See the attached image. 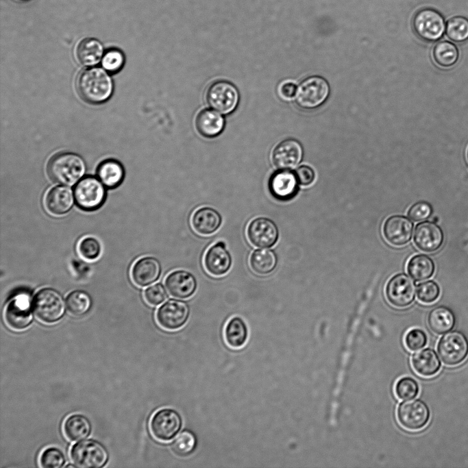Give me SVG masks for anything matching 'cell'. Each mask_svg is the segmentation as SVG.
<instances>
[{"label":"cell","instance_id":"cell-6","mask_svg":"<svg viewBox=\"0 0 468 468\" xmlns=\"http://www.w3.org/2000/svg\"><path fill=\"white\" fill-rule=\"evenodd\" d=\"M71 460L75 467L82 468H99L103 467L108 460V453L99 442L86 440L73 445L70 451Z\"/></svg>","mask_w":468,"mask_h":468},{"label":"cell","instance_id":"cell-22","mask_svg":"<svg viewBox=\"0 0 468 468\" xmlns=\"http://www.w3.org/2000/svg\"><path fill=\"white\" fill-rule=\"evenodd\" d=\"M160 273L159 260L151 256L139 259L132 269V278L140 286H146L155 282L159 279Z\"/></svg>","mask_w":468,"mask_h":468},{"label":"cell","instance_id":"cell-37","mask_svg":"<svg viewBox=\"0 0 468 468\" xmlns=\"http://www.w3.org/2000/svg\"><path fill=\"white\" fill-rule=\"evenodd\" d=\"M196 447L195 436L188 431L180 434L172 443V449L179 456H187L192 454Z\"/></svg>","mask_w":468,"mask_h":468},{"label":"cell","instance_id":"cell-9","mask_svg":"<svg viewBox=\"0 0 468 468\" xmlns=\"http://www.w3.org/2000/svg\"><path fill=\"white\" fill-rule=\"evenodd\" d=\"M430 416L428 405L421 399H408L402 402L397 410L400 425L408 430H419L428 422Z\"/></svg>","mask_w":468,"mask_h":468},{"label":"cell","instance_id":"cell-30","mask_svg":"<svg viewBox=\"0 0 468 468\" xmlns=\"http://www.w3.org/2000/svg\"><path fill=\"white\" fill-rule=\"evenodd\" d=\"M75 53L82 64L87 66H93L99 63L103 56V47L98 40L86 38L78 43Z\"/></svg>","mask_w":468,"mask_h":468},{"label":"cell","instance_id":"cell-17","mask_svg":"<svg viewBox=\"0 0 468 468\" xmlns=\"http://www.w3.org/2000/svg\"><path fill=\"white\" fill-rule=\"evenodd\" d=\"M164 284L167 291L174 297L187 299L194 295L197 282L189 271L183 269L173 271L165 278Z\"/></svg>","mask_w":468,"mask_h":468},{"label":"cell","instance_id":"cell-5","mask_svg":"<svg viewBox=\"0 0 468 468\" xmlns=\"http://www.w3.org/2000/svg\"><path fill=\"white\" fill-rule=\"evenodd\" d=\"M328 82L320 76H310L297 87L295 101L303 109L311 110L323 104L329 96Z\"/></svg>","mask_w":468,"mask_h":468},{"label":"cell","instance_id":"cell-13","mask_svg":"<svg viewBox=\"0 0 468 468\" xmlns=\"http://www.w3.org/2000/svg\"><path fill=\"white\" fill-rule=\"evenodd\" d=\"M74 195L79 208L86 210L99 208L105 200L106 191L100 180L86 177L76 185Z\"/></svg>","mask_w":468,"mask_h":468},{"label":"cell","instance_id":"cell-21","mask_svg":"<svg viewBox=\"0 0 468 468\" xmlns=\"http://www.w3.org/2000/svg\"><path fill=\"white\" fill-rule=\"evenodd\" d=\"M298 183L295 173L288 170H281L271 175L269 181V188L276 199L288 201L297 195Z\"/></svg>","mask_w":468,"mask_h":468},{"label":"cell","instance_id":"cell-29","mask_svg":"<svg viewBox=\"0 0 468 468\" xmlns=\"http://www.w3.org/2000/svg\"><path fill=\"white\" fill-rule=\"evenodd\" d=\"M91 430L89 420L80 414L71 415L64 420L63 424L64 435L72 442H78L87 438Z\"/></svg>","mask_w":468,"mask_h":468},{"label":"cell","instance_id":"cell-39","mask_svg":"<svg viewBox=\"0 0 468 468\" xmlns=\"http://www.w3.org/2000/svg\"><path fill=\"white\" fill-rule=\"evenodd\" d=\"M39 463L42 467L60 468L65 463L63 452L54 447H47L40 455Z\"/></svg>","mask_w":468,"mask_h":468},{"label":"cell","instance_id":"cell-19","mask_svg":"<svg viewBox=\"0 0 468 468\" xmlns=\"http://www.w3.org/2000/svg\"><path fill=\"white\" fill-rule=\"evenodd\" d=\"M444 234L441 228L431 221H423L417 225L414 233V242L417 247L425 252H434L443 245Z\"/></svg>","mask_w":468,"mask_h":468},{"label":"cell","instance_id":"cell-18","mask_svg":"<svg viewBox=\"0 0 468 468\" xmlns=\"http://www.w3.org/2000/svg\"><path fill=\"white\" fill-rule=\"evenodd\" d=\"M303 149L300 143L292 138L280 142L273 151L272 160L274 165L280 170L295 168L301 161Z\"/></svg>","mask_w":468,"mask_h":468},{"label":"cell","instance_id":"cell-4","mask_svg":"<svg viewBox=\"0 0 468 468\" xmlns=\"http://www.w3.org/2000/svg\"><path fill=\"white\" fill-rule=\"evenodd\" d=\"M32 306L36 317L46 323L58 321L65 310V304L61 295L48 288H43L36 294Z\"/></svg>","mask_w":468,"mask_h":468},{"label":"cell","instance_id":"cell-35","mask_svg":"<svg viewBox=\"0 0 468 468\" xmlns=\"http://www.w3.org/2000/svg\"><path fill=\"white\" fill-rule=\"evenodd\" d=\"M445 34L455 42H464L468 40V19L462 16L450 18L446 22Z\"/></svg>","mask_w":468,"mask_h":468},{"label":"cell","instance_id":"cell-28","mask_svg":"<svg viewBox=\"0 0 468 468\" xmlns=\"http://www.w3.org/2000/svg\"><path fill=\"white\" fill-rule=\"evenodd\" d=\"M455 323L456 318L454 312L445 306H440L434 308L428 316L429 328L437 334H443L451 331Z\"/></svg>","mask_w":468,"mask_h":468},{"label":"cell","instance_id":"cell-16","mask_svg":"<svg viewBox=\"0 0 468 468\" xmlns=\"http://www.w3.org/2000/svg\"><path fill=\"white\" fill-rule=\"evenodd\" d=\"M232 263V256L223 241H219L210 246L204 258L206 271L217 277L226 274L230 271Z\"/></svg>","mask_w":468,"mask_h":468},{"label":"cell","instance_id":"cell-48","mask_svg":"<svg viewBox=\"0 0 468 468\" xmlns=\"http://www.w3.org/2000/svg\"><path fill=\"white\" fill-rule=\"evenodd\" d=\"M467 158H468V149H467Z\"/></svg>","mask_w":468,"mask_h":468},{"label":"cell","instance_id":"cell-41","mask_svg":"<svg viewBox=\"0 0 468 468\" xmlns=\"http://www.w3.org/2000/svg\"><path fill=\"white\" fill-rule=\"evenodd\" d=\"M439 295L440 288L432 280L422 282L417 286V296L418 299L423 303H432L439 298Z\"/></svg>","mask_w":468,"mask_h":468},{"label":"cell","instance_id":"cell-32","mask_svg":"<svg viewBox=\"0 0 468 468\" xmlns=\"http://www.w3.org/2000/svg\"><path fill=\"white\" fill-rule=\"evenodd\" d=\"M99 180L107 187L114 188L122 182L124 171L117 161L108 160L101 162L97 169Z\"/></svg>","mask_w":468,"mask_h":468},{"label":"cell","instance_id":"cell-12","mask_svg":"<svg viewBox=\"0 0 468 468\" xmlns=\"http://www.w3.org/2000/svg\"><path fill=\"white\" fill-rule=\"evenodd\" d=\"M32 318L30 297L27 293H19L8 303L5 320L10 328L17 331L25 330L31 324Z\"/></svg>","mask_w":468,"mask_h":468},{"label":"cell","instance_id":"cell-36","mask_svg":"<svg viewBox=\"0 0 468 468\" xmlns=\"http://www.w3.org/2000/svg\"><path fill=\"white\" fill-rule=\"evenodd\" d=\"M66 305L71 314L75 316H82L89 310L91 299L86 292L75 291L67 296Z\"/></svg>","mask_w":468,"mask_h":468},{"label":"cell","instance_id":"cell-20","mask_svg":"<svg viewBox=\"0 0 468 468\" xmlns=\"http://www.w3.org/2000/svg\"><path fill=\"white\" fill-rule=\"evenodd\" d=\"M412 232L413 223L404 216H391L384 223V236L386 240L393 245L401 246L406 244L410 240Z\"/></svg>","mask_w":468,"mask_h":468},{"label":"cell","instance_id":"cell-8","mask_svg":"<svg viewBox=\"0 0 468 468\" xmlns=\"http://www.w3.org/2000/svg\"><path fill=\"white\" fill-rule=\"evenodd\" d=\"M437 351L442 361L447 365H459L468 356V339L459 331L448 332L439 340Z\"/></svg>","mask_w":468,"mask_h":468},{"label":"cell","instance_id":"cell-43","mask_svg":"<svg viewBox=\"0 0 468 468\" xmlns=\"http://www.w3.org/2000/svg\"><path fill=\"white\" fill-rule=\"evenodd\" d=\"M404 341L408 349L416 351L426 346L428 337L423 330L419 328H413L406 333Z\"/></svg>","mask_w":468,"mask_h":468},{"label":"cell","instance_id":"cell-33","mask_svg":"<svg viewBox=\"0 0 468 468\" xmlns=\"http://www.w3.org/2000/svg\"><path fill=\"white\" fill-rule=\"evenodd\" d=\"M435 269L433 260L425 254L413 256L408 262L407 271L416 281H423L430 278Z\"/></svg>","mask_w":468,"mask_h":468},{"label":"cell","instance_id":"cell-26","mask_svg":"<svg viewBox=\"0 0 468 468\" xmlns=\"http://www.w3.org/2000/svg\"><path fill=\"white\" fill-rule=\"evenodd\" d=\"M248 328L240 317L230 319L224 327L223 336L227 345L235 349L243 347L248 340Z\"/></svg>","mask_w":468,"mask_h":468},{"label":"cell","instance_id":"cell-7","mask_svg":"<svg viewBox=\"0 0 468 468\" xmlns=\"http://www.w3.org/2000/svg\"><path fill=\"white\" fill-rule=\"evenodd\" d=\"M180 414L172 408H162L156 411L149 422L150 432L158 441L168 442L174 439L182 428Z\"/></svg>","mask_w":468,"mask_h":468},{"label":"cell","instance_id":"cell-38","mask_svg":"<svg viewBox=\"0 0 468 468\" xmlns=\"http://www.w3.org/2000/svg\"><path fill=\"white\" fill-rule=\"evenodd\" d=\"M417 382L410 377H403L397 380L395 386V393L401 399H412L419 393Z\"/></svg>","mask_w":468,"mask_h":468},{"label":"cell","instance_id":"cell-3","mask_svg":"<svg viewBox=\"0 0 468 468\" xmlns=\"http://www.w3.org/2000/svg\"><path fill=\"white\" fill-rule=\"evenodd\" d=\"M412 25L419 38L427 42H435L443 37L446 23L443 16L439 11L431 8H424L415 12Z\"/></svg>","mask_w":468,"mask_h":468},{"label":"cell","instance_id":"cell-47","mask_svg":"<svg viewBox=\"0 0 468 468\" xmlns=\"http://www.w3.org/2000/svg\"><path fill=\"white\" fill-rule=\"evenodd\" d=\"M297 86L291 82L283 83L280 88V93L284 99H290L296 95Z\"/></svg>","mask_w":468,"mask_h":468},{"label":"cell","instance_id":"cell-31","mask_svg":"<svg viewBox=\"0 0 468 468\" xmlns=\"http://www.w3.org/2000/svg\"><path fill=\"white\" fill-rule=\"evenodd\" d=\"M278 263L277 255L269 249L254 250L249 258V265L256 274L266 275L275 269Z\"/></svg>","mask_w":468,"mask_h":468},{"label":"cell","instance_id":"cell-10","mask_svg":"<svg viewBox=\"0 0 468 468\" xmlns=\"http://www.w3.org/2000/svg\"><path fill=\"white\" fill-rule=\"evenodd\" d=\"M190 309L186 302L171 299L159 307L156 312V321L164 330L175 331L182 328L187 322Z\"/></svg>","mask_w":468,"mask_h":468},{"label":"cell","instance_id":"cell-15","mask_svg":"<svg viewBox=\"0 0 468 468\" xmlns=\"http://www.w3.org/2000/svg\"><path fill=\"white\" fill-rule=\"evenodd\" d=\"M385 291L389 301L398 308L411 304L417 292L415 282L405 273H399L391 278Z\"/></svg>","mask_w":468,"mask_h":468},{"label":"cell","instance_id":"cell-42","mask_svg":"<svg viewBox=\"0 0 468 468\" xmlns=\"http://www.w3.org/2000/svg\"><path fill=\"white\" fill-rule=\"evenodd\" d=\"M78 251L84 258L93 260L100 255L101 245L95 238L86 236L79 241Z\"/></svg>","mask_w":468,"mask_h":468},{"label":"cell","instance_id":"cell-45","mask_svg":"<svg viewBox=\"0 0 468 468\" xmlns=\"http://www.w3.org/2000/svg\"><path fill=\"white\" fill-rule=\"evenodd\" d=\"M432 213V206L423 201L414 204L408 211V216L414 221H421L428 219Z\"/></svg>","mask_w":468,"mask_h":468},{"label":"cell","instance_id":"cell-27","mask_svg":"<svg viewBox=\"0 0 468 468\" xmlns=\"http://www.w3.org/2000/svg\"><path fill=\"white\" fill-rule=\"evenodd\" d=\"M195 125L197 130L202 136L214 137L222 131L224 120L218 112L205 109L199 112L197 116Z\"/></svg>","mask_w":468,"mask_h":468},{"label":"cell","instance_id":"cell-46","mask_svg":"<svg viewBox=\"0 0 468 468\" xmlns=\"http://www.w3.org/2000/svg\"><path fill=\"white\" fill-rule=\"evenodd\" d=\"M295 175L298 182L303 186H308L312 184L315 180V172L313 169L307 165H301L297 168Z\"/></svg>","mask_w":468,"mask_h":468},{"label":"cell","instance_id":"cell-40","mask_svg":"<svg viewBox=\"0 0 468 468\" xmlns=\"http://www.w3.org/2000/svg\"><path fill=\"white\" fill-rule=\"evenodd\" d=\"M125 62L123 53L119 49H111L103 56L101 64L103 69L110 73H116L120 71Z\"/></svg>","mask_w":468,"mask_h":468},{"label":"cell","instance_id":"cell-14","mask_svg":"<svg viewBox=\"0 0 468 468\" xmlns=\"http://www.w3.org/2000/svg\"><path fill=\"white\" fill-rule=\"evenodd\" d=\"M249 241L258 248L273 247L279 238V230L276 224L270 219L259 217L251 220L247 227Z\"/></svg>","mask_w":468,"mask_h":468},{"label":"cell","instance_id":"cell-34","mask_svg":"<svg viewBox=\"0 0 468 468\" xmlns=\"http://www.w3.org/2000/svg\"><path fill=\"white\" fill-rule=\"evenodd\" d=\"M434 62L440 66L449 68L454 66L459 58L457 47L447 40L437 42L432 51Z\"/></svg>","mask_w":468,"mask_h":468},{"label":"cell","instance_id":"cell-44","mask_svg":"<svg viewBox=\"0 0 468 468\" xmlns=\"http://www.w3.org/2000/svg\"><path fill=\"white\" fill-rule=\"evenodd\" d=\"M146 301L152 306H158L164 302L168 294L162 284L158 283L148 287L144 293Z\"/></svg>","mask_w":468,"mask_h":468},{"label":"cell","instance_id":"cell-1","mask_svg":"<svg viewBox=\"0 0 468 468\" xmlns=\"http://www.w3.org/2000/svg\"><path fill=\"white\" fill-rule=\"evenodd\" d=\"M77 89L87 102L99 103L106 101L113 91V82L106 70L90 68L82 71L77 79Z\"/></svg>","mask_w":468,"mask_h":468},{"label":"cell","instance_id":"cell-23","mask_svg":"<svg viewBox=\"0 0 468 468\" xmlns=\"http://www.w3.org/2000/svg\"><path fill=\"white\" fill-rule=\"evenodd\" d=\"M222 223L221 214L214 208L204 206L196 210L191 217L193 230L201 235H210L219 230Z\"/></svg>","mask_w":468,"mask_h":468},{"label":"cell","instance_id":"cell-24","mask_svg":"<svg viewBox=\"0 0 468 468\" xmlns=\"http://www.w3.org/2000/svg\"><path fill=\"white\" fill-rule=\"evenodd\" d=\"M45 206L53 215H62L69 212L74 204L72 190L66 186H58L51 188L45 197Z\"/></svg>","mask_w":468,"mask_h":468},{"label":"cell","instance_id":"cell-25","mask_svg":"<svg viewBox=\"0 0 468 468\" xmlns=\"http://www.w3.org/2000/svg\"><path fill=\"white\" fill-rule=\"evenodd\" d=\"M411 362L415 372L423 377L434 375L441 368V361L436 353L430 348L415 352L412 356Z\"/></svg>","mask_w":468,"mask_h":468},{"label":"cell","instance_id":"cell-2","mask_svg":"<svg viewBox=\"0 0 468 468\" xmlns=\"http://www.w3.org/2000/svg\"><path fill=\"white\" fill-rule=\"evenodd\" d=\"M86 165L83 159L73 153H60L53 156L47 165V173L55 182L71 186L84 174Z\"/></svg>","mask_w":468,"mask_h":468},{"label":"cell","instance_id":"cell-49","mask_svg":"<svg viewBox=\"0 0 468 468\" xmlns=\"http://www.w3.org/2000/svg\"><path fill=\"white\" fill-rule=\"evenodd\" d=\"M20 1H26V0H20Z\"/></svg>","mask_w":468,"mask_h":468},{"label":"cell","instance_id":"cell-11","mask_svg":"<svg viewBox=\"0 0 468 468\" xmlns=\"http://www.w3.org/2000/svg\"><path fill=\"white\" fill-rule=\"evenodd\" d=\"M206 99L209 106L222 114L232 112L238 102L236 87L227 81H217L208 88Z\"/></svg>","mask_w":468,"mask_h":468}]
</instances>
